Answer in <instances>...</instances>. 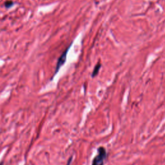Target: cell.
<instances>
[{
	"mask_svg": "<svg viewBox=\"0 0 165 165\" xmlns=\"http://www.w3.org/2000/svg\"><path fill=\"white\" fill-rule=\"evenodd\" d=\"M98 154L94 157L92 165H104L105 159L106 157V151L104 147H101L98 150Z\"/></svg>",
	"mask_w": 165,
	"mask_h": 165,
	"instance_id": "6da1fadb",
	"label": "cell"
},
{
	"mask_svg": "<svg viewBox=\"0 0 165 165\" xmlns=\"http://www.w3.org/2000/svg\"><path fill=\"white\" fill-rule=\"evenodd\" d=\"M68 50H69V49L66 50L63 52V54L61 56V57L59 58V60H58V62H57V63L56 72L58 71V70L60 69V68L63 65V64H64V63L65 62Z\"/></svg>",
	"mask_w": 165,
	"mask_h": 165,
	"instance_id": "7a4b0ae2",
	"label": "cell"
},
{
	"mask_svg": "<svg viewBox=\"0 0 165 165\" xmlns=\"http://www.w3.org/2000/svg\"><path fill=\"white\" fill-rule=\"evenodd\" d=\"M101 66V65L99 64V63H98V65H97L95 66L94 69V71H93V72H92V77H95V76H96L97 75H98V72H99V69H100Z\"/></svg>",
	"mask_w": 165,
	"mask_h": 165,
	"instance_id": "3957f363",
	"label": "cell"
},
{
	"mask_svg": "<svg viewBox=\"0 0 165 165\" xmlns=\"http://www.w3.org/2000/svg\"><path fill=\"white\" fill-rule=\"evenodd\" d=\"M12 5V2H8L5 3V5L7 7H9L10 6H11Z\"/></svg>",
	"mask_w": 165,
	"mask_h": 165,
	"instance_id": "277c9868",
	"label": "cell"
},
{
	"mask_svg": "<svg viewBox=\"0 0 165 165\" xmlns=\"http://www.w3.org/2000/svg\"><path fill=\"white\" fill-rule=\"evenodd\" d=\"M71 161H72V157H71L70 159H69V161H68V163L66 164V165H70V164Z\"/></svg>",
	"mask_w": 165,
	"mask_h": 165,
	"instance_id": "5b68a950",
	"label": "cell"
},
{
	"mask_svg": "<svg viewBox=\"0 0 165 165\" xmlns=\"http://www.w3.org/2000/svg\"><path fill=\"white\" fill-rule=\"evenodd\" d=\"M0 165H3V163H0Z\"/></svg>",
	"mask_w": 165,
	"mask_h": 165,
	"instance_id": "8992f818",
	"label": "cell"
}]
</instances>
